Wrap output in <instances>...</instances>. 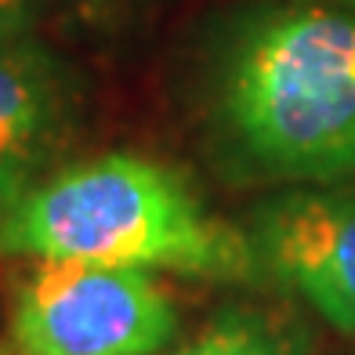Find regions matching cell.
I'll return each instance as SVG.
<instances>
[{
	"mask_svg": "<svg viewBox=\"0 0 355 355\" xmlns=\"http://www.w3.org/2000/svg\"><path fill=\"white\" fill-rule=\"evenodd\" d=\"M214 127L257 178H355V0H283L254 15L221 58Z\"/></svg>",
	"mask_w": 355,
	"mask_h": 355,
	"instance_id": "obj_1",
	"label": "cell"
},
{
	"mask_svg": "<svg viewBox=\"0 0 355 355\" xmlns=\"http://www.w3.org/2000/svg\"><path fill=\"white\" fill-rule=\"evenodd\" d=\"M0 257L232 283L257 272L247 232L207 214L178 171L135 153H105L0 192Z\"/></svg>",
	"mask_w": 355,
	"mask_h": 355,
	"instance_id": "obj_2",
	"label": "cell"
},
{
	"mask_svg": "<svg viewBox=\"0 0 355 355\" xmlns=\"http://www.w3.org/2000/svg\"><path fill=\"white\" fill-rule=\"evenodd\" d=\"M174 334L178 309L145 268L37 261L8 304L15 355H159Z\"/></svg>",
	"mask_w": 355,
	"mask_h": 355,
	"instance_id": "obj_3",
	"label": "cell"
},
{
	"mask_svg": "<svg viewBox=\"0 0 355 355\" xmlns=\"http://www.w3.org/2000/svg\"><path fill=\"white\" fill-rule=\"evenodd\" d=\"M254 268L355 337V189H294L250 218Z\"/></svg>",
	"mask_w": 355,
	"mask_h": 355,
	"instance_id": "obj_4",
	"label": "cell"
},
{
	"mask_svg": "<svg viewBox=\"0 0 355 355\" xmlns=\"http://www.w3.org/2000/svg\"><path fill=\"white\" fill-rule=\"evenodd\" d=\"M69 120L55 58L26 37L0 40V192L33 182Z\"/></svg>",
	"mask_w": 355,
	"mask_h": 355,
	"instance_id": "obj_5",
	"label": "cell"
},
{
	"mask_svg": "<svg viewBox=\"0 0 355 355\" xmlns=\"http://www.w3.org/2000/svg\"><path fill=\"white\" fill-rule=\"evenodd\" d=\"M171 355H309V337L297 322L257 309H229L196 341Z\"/></svg>",
	"mask_w": 355,
	"mask_h": 355,
	"instance_id": "obj_6",
	"label": "cell"
},
{
	"mask_svg": "<svg viewBox=\"0 0 355 355\" xmlns=\"http://www.w3.org/2000/svg\"><path fill=\"white\" fill-rule=\"evenodd\" d=\"M37 0H0V40L22 37L29 19H33Z\"/></svg>",
	"mask_w": 355,
	"mask_h": 355,
	"instance_id": "obj_7",
	"label": "cell"
}]
</instances>
